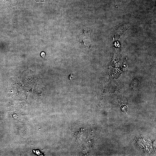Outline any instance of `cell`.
Returning a JSON list of instances; mask_svg holds the SVG:
<instances>
[{
	"mask_svg": "<svg viewBox=\"0 0 156 156\" xmlns=\"http://www.w3.org/2000/svg\"><path fill=\"white\" fill-rule=\"evenodd\" d=\"M45 54V53L44 52H42L41 53V56L43 57H44V56Z\"/></svg>",
	"mask_w": 156,
	"mask_h": 156,
	"instance_id": "6da1fadb",
	"label": "cell"
}]
</instances>
